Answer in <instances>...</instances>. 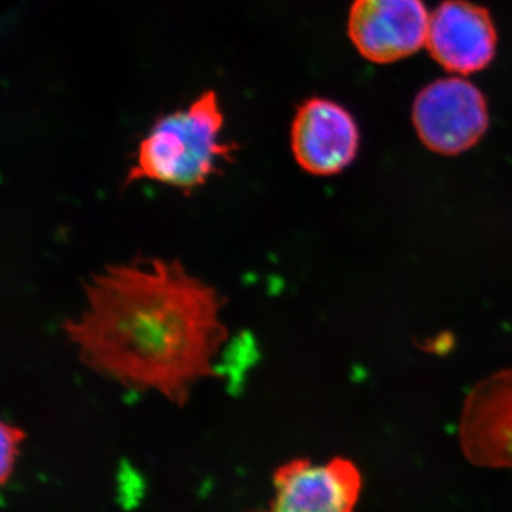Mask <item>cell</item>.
<instances>
[{
    "instance_id": "2",
    "label": "cell",
    "mask_w": 512,
    "mask_h": 512,
    "mask_svg": "<svg viewBox=\"0 0 512 512\" xmlns=\"http://www.w3.org/2000/svg\"><path fill=\"white\" fill-rule=\"evenodd\" d=\"M224 121L215 92L202 93L187 109L160 117L138 144L124 185L150 181L184 195L204 187L238 150L222 141Z\"/></svg>"
},
{
    "instance_id": "6",
    "label": "cell",
    "mask_w": 512,
    "mask_h": 512,
    "mask_svg": "<svg viewBox=\"0 0 512 512\" xmlns=\"http://www.w3.org/2000/svg\"><path fill=\"white\" fill-rule=\"evenodd\" d=\"M359 141L355 119L336 101L313 97L303 101L293 117L291 150L306 173L339 174L355 160Z\"/></svg>"
},
{
    "instance_id": "1",
    "label": "cell",
    "mask_w": 512,
    "mask_h": 512,
    "mask_svg": "<svg viewBox=\"0 0 512 512\" xmlns=\"http://www.w3.org/2000/svg\"><path fill=\"white\" fill-rule=\"evenodd\" d=\"M84 308L62 330L80 363L136 392L183 406L194 384L218 376L228 342L225 299L178 259L104 266L83 284Z\"/></svg>"
},
{
    "instance_id": "9",
    "label": "cell",
    "mask_w": 512,
    "mask_h": 512,
    "mask_svg": "<svg viewBox=\"0 0 512 512\" xmlns=\"http://www.w3.org/2000/svg\"><path fill=\"white\" fill-rule=\"evenodd\" d=\"M25 433L19 427L3 421L2 429H0V450H2V457H0V477L2 483L6 484L15 470L16 461L20 454V446H22Z\"/></svg>"
},
{
    "instance_id": "8",
    "label": "cell",
    "mask_w": 512,
    "mask_h": 512,
    "mask_svg": "<svg viewBox=\"0 0 512 512\" xmlns=\"http://www.w3.org/2000/svg\"><path fill=\"white\" fill-rule=\"evenodd\" d=\"M494 453L498 467L512 473V396L504 404L494 431Z\"/></svg>"
},
{
    "instance_id": "7",
    "label": "cell",
    "mask_w": 512,
    "mask_h": 512,
    "mask_svg": "<svg viewBox=\"0 0 512 512\" xmlns=\"http://www.w3.org/2000/svg\"><path fill=\"white\" fill-rule=\"evenodd\" d=\"M426 46L448 72L476 73L493 62L497 30L487 9L466 0H447L430 16Z\"/></svg>"
},
{
    "instance_id": "4",
    "label": "cell",
    "mask_w": 512,
    "mask_h": 512,
    "mask_svg": "<svg viewBox=\"0 0 512 512\" xmlns=\"http://www.w3.org/2000/svg\"><path fill=\"white\" fill-rule=\"evenodd\" d=\"M362 487L359 468L346 458H298L276 471L274 497L258 512H355Z\"/></svg>"
},
{
    "instance_id": "5",
    "label": "cell",
    "mask_w": 512,
    "mask_h": 512,
    "mask_svg": "<svg viewBox=\"0 0 512 512\" xmlns=\"http://www.w3.org/2000/svg\"><path fill=\"white\" fill-rule=\"evenodd\" d=\"M429 22L423 0H355L349 36L370 62L393 63L426 45Z\"/></svg>"
},
{
    "instance_id": "3",
    "label": "cell",
    "mask_w": 512,
    "mask_h": 512,
    "mask_svg": "<svg viewBox=\"0 0 512 512\" xmlns=\"http://www.w3.org/2000/svg\"><path fill=\"white\" fill-rule=\"evenodd\" d=\"M413 123L429 150L457 156L476 146L487 131V100L460 77L437 80L414 100Z\"/></svg>"
}]
</instances>
